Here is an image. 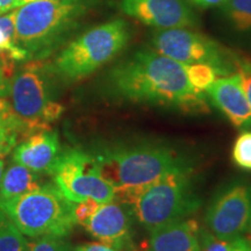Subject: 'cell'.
Here are the masks:
<instances>
[{
  "instance_id": "5bb4252c",
  "label": "cell",
  "mask_w": 251,
  "mask_h": 251,
  "mask_svg": "<svg viewBox=\"0 0 251 251\" xmlns=\"http://www.w3.org/2000/svg\"><path fill=\"white\" fill-rule=\"evenodd\" d=\"M206 94L235 127H251V107L237 72L216 78Z\"/></svg>"
},
{
  "instance_id": "e0dca14e",
  "label": "cell",
  "mask_w": 251,
  "mask_h": 251,
  "mask_svg": "<svg viewBox=\"0 0 251 251\" xmlns=\"http://www.w3.org/2000/svg\"><path fill=\"white\" fill-rule=\"evenodd\" d=\"M30 58L26 50L15 41L14 23L12 14L0 17V68L7 76L8 67L13 61H26Z\"/></svg>"
},
{
  "instance_id": "44dd1931",
  "label": "cell",
  "mask_w": 251,
  "mask_h": 251,
  "mask_svg": "<svg viewBox=\"0 0 251 251\" xmlns=\"http://www.w3.org/2000/svg\"><path fill=\"white\" fill-rule=\"evenodd\" d=\"M191 85L199 92L206 93L207 89L221 77L220 72L208 64H184Z\"/></svg>"
},
{
  "instance_id": "d590c367",
  "label": "cell",
  "mask_w": 251,
  "mask_h": 251,
  "mask_svg": "<svg viewBox=\"0 0 251 251\" xmlns=\"http://www.w3.org/2000/svg\"><path fill=\"white\" fill-rule=\"evenodd\" d=\"M248 230H249V233L251 235V218H250V224H249V228H248Z\"/></svg>"
},
{
  "instance_id": "5b68a950",
  "label": "cell",
  "mask_w": 251,
  "mask_h": 251,
  "mask_svg": "<svg viewBox=\"0 0 251 251\" xmlns=\"http://www.w3.org/2000/svg\"><path fill=\"white\" fill-rule=\"evenodd\" d=\"M193 169L166 175L146 188L129 206L134 218L152 231L178 220L186 219L199 209Z\"/></svg>"
},
{
  "instance_id": "83f0119b",
  "label": "cell",
  "mask_w": 251,
  "mask_h": 251,
  "mask_svg": "<svg viewBox=\"0 0 251 251\" xmlns=\"http://www.w3.org/2000/svg\"><path fill=\"white\" fill-rule=\"evenodd\" d=\"M191 6H196L199 8H211L221 6L225 4L226 0H186Z\"/></svg>"
},
{
  "instance_id": "ba28073f",
  "label": "cell",
  "mask_w": 251,
  "mask_h": 251,
  "mask_svg": "<svg viewBox=\"0 0 251 251\" xmlns=\"http://www.w3.org/2000/svg\"><path fill=\"white\" fill-rule=\"evenodd\" d=\"M51 177L59 192L72 202L87 198L101 203L114 200V188L100 176L92 152L79 148L63 150Z\"/></svg>"
},
{
  "instance_id": "d4e9b609",
  "label": "cell",
  "mask_w": 251,
  "mask_h": 251,
  "mask_svg": "<svg viewBox=\"0 0 251 251\" xmlns=\"http://www.w3.org/2000/svg\"><path fill=\"white\" fill-rule=\"evenodd\" d=\"M233 241L216 237L211 231H201V251H230Z\"/></svg>"
},
{
  "instance_id": "4dcf8cb0",
  "label": "cell",
  "mask_w": 251,
  "mask_h": 251,
  "mask_svg": "<svg viewBox=\"0 0 251 251\" xmlns=\"http://www.w3.org/2000/svg\"><path fill=\"white\" fill-rule=\"evenodd\" d=\"M8 96V79L6 74L0 68V98H5Z\"/></svg>"
},
{
  "instance_id": "8fae6325",
  "label": "cell",
  "mask_w": 251,
  "mask_h": 251,
  "mask_svg": "<svg viewBox=\"0 0 251 251\" xmlns=\"http://www.w3.org/2000/svg\"><path fill=\"white\" fill-rule=\"evenodd\" d=\"M126 15L155 29L191 28L198 18L186 0H121Z\"/></svg>"
},
{
  "instance_id": "7a4b0ae2",
  "label": "cell",
  "mask_w": 251,
  "mask_h": 251,
  "mask_svg": "<svg viewBox=\"0 0 251 251\" xmlns=\"http://www.w3.org/2000/svg\"><path fill=\"white\" fill-rule=\"evenodd\" d=\"M92 153L102 179L114 188V200L127 206L166 175L193 169L190 159L161 143L114 144Z\"/></svg>"
},
{
  "instance_id": "ac0fdd59",
  "label": "cell",
  "mask_w": 251,
  "mask_h": 251,
  "mask_svg": "<svg viewBox=\"0 0 251 251\" xmlns=\"http://www.w3.org/2000/svg\"><path fill=\"white\" fill-rule=\"evenodd\" d=\"M220 8L235 29L251 30V0H226Z\"/></svg>"
},
{
  "instance_id": "2e32d148",
  "label": "cell",
  "mask_w": 251,
  "mask_h": 251,
  "mask_svg": "<svg viewBox=\"0 0 251 251\" xmlns=\"http://www.w3.org/2000/svg\"><path fill=\"white\" fill-rule=\"evenodd\" d=\"M45 184L42 176L19 163L12 162L5 170L0 183V198L12 199L21 197L40 190Z\"/></svg>"
},
{
  "instance_id": "6da1fadb",
  "label": "cell",
  "mask_w": 251,
  "mask_h": 251,
  "mask_svg": "<svg viewBox=\"0 0 251 251\" xmlns=\"http://www.w3.org/2000/svg\"><path fill=\"white\" fill-rule=\"evenodd\" d=\"M109 86L119 98L186 113H207L206 93L191 85L184 64L156 50H139L109 72Z\"/></svg>"
},
{
  "instance_id": "9c48e42d",
  "label": "cell",
  "mask_w": 251,
  "mask_h": 251,
  "mask_svg": "<svg viewBox=\"0 0 251 251\" xmlns=\"http://www.w3.org/2000/svg\"><path fill=\"white\" fill-rule=\"evenodd\" d=\"M153 50L181 64H208L221 76L231 74L227 51L208 36L190 28L156 29L151 36Z\"/></svg>"
},
{
  "instance_id": "4fadbf2b",
  "label": "cell",
  "mask_w": 251,
  "mask_h": 251,
  "mask_svg": "<svg viewBox=\"0 0 251 251\" xmlns=\"http://www.w3.org/2000/svg\"><path fill=\"white\" fill-rule=\"evenodd\" d=\"M63 151L58 133L45 129L28 135L13 149V162L41 176H51Z\"/></svg>"
},
{
  "instance_id": "4316f807",
  "label": "cell",
  "mask_w": 251,
  "mask_h": 251,
  "mask_svg": "<svg viewBox=\"0 0 251 251\" xmlns=\"http://www.w3.org/2000/svg\"><path fill=\"white\" fill-rule=\"evenodd\" d=\"M78 251H120L117 248L109 246L103 242H90V243H83L77 246Z\"/></svg>"
},
{
  "instance_id": "8992f818",
  "label": "cell",
  "mask_w": 251,
  "mask_h": 251,
  "mask_svg": "<svg viewBox=\"0 0 251 251\" xmlns=\"http://www.w3.org/2000/svg\"><path fill=\"white\" fill-rule=\"evenodd\" d=\"M51 74V68L34 62L8 79L9 105L25 137L50 129V125L57 121L64 112V106L55 99Z\"/></svg>"
},
{
  "instance_id": "1f68e13d",
  "label": "cell",
  "mask_w": 251,
  "mask_h": 251,
  "mask_svg": "<svg viewBox=\"0 0 251 251\" xmlns=\"http://www.w3.org/2000/svg\"><path fill=\"white\" fill-rule=\"evenodd\" d=\"M12 113L11 105L5 98H0V119L7 118Z\"/></svg>"
},
{
  "instance_id": "30bf717a",
  "label": "cell",
  "mask_w": 251,
  "mask_h": 251,
  "mask_svg": "<svg viewBox=\"0 0 251 251\" xmlns=\"http://www.w3.org/2000/svg\"><path fill=\"white\" fill-rule=\"evenodd\" d=\"M251 218V185L230 184L220 192L206 212L205 224L216 237L233 241L249 228Z\"/></svg>"
},
{
  "instance_id": "e575fe53",
  "label": "cell",
  "mask_w": 251,
  "mask_h": 251,
  "mask_svg": "<svg viewBox=\"0 0 251 251\" xmlns=\"http://www.w3.org/2000/svg\"><path fill=\"white\" fill-rule=\"evenodd\" d=\"M21 1H23L24 4H27V2H30V1H35V0H21Z\"/></svg>"
},
{
  "instance_id": "3957f363",
  "label": "cell",
  "mask_w": 251,
  "mask_h": 251,
  "mask_svg": "<svg viewBox=\"0 0 251 251\" xmlns=\"http://www.w3.org/2000/svg\"><path fill=\"white\" fill-rule=\"evenodd\" d=\"M85 12L77 0H35L12 12L15 41L29 57L48 55Z\"/></svg>"
},
{
  "instance_id": "603a6c76",
  "label": "cell",
  "mask_w": 251,
  "mask_h": 251,
  "mask_svg": "<svg viewBox=\"0 0 251 251\" xmlns=\"http://www.w3.org/2000/svg\"><path fill=\"white\" fill-rule=\"evenodd\" d=\"M101 205V202L97 201L92 198H87L78 202H72V216H74L75 224L84 227Z\"/></svg>"
},
{
  "instance_id": "277c9868",
  "label": "cell",
  "mask_w": 251,
  "mask_h": 251,
  "mask_svg": "<svg viewBox=\"0 0 251 251\" xmlns=\"http://www.w3.org/2000/svg\"><path fill=\"white\" fill-rule=\"evenodd\" d=\"M130 36V26L126 20L101 24L71 41L50 68L64 81L84 79L120 54Z\"/></svg>"
},
{
  "instance_id": "f1b7e54d",
  "label": "cell",
  "mask_w": 251,
  "mask_h": 251,
  "mask_svg": "<svg viewBox=\"0 0 251 251\" xmlns=\"http://www.w3.org/2000/svg\"><path fill=\"white\" fill-rule=\"evenodd\" d=\"M230 251H251V241L244 237H237L233 240Z\"/></svg>"
},
{
  "instance_id": "836d02e7",
  "label": "cell",
  "mask_w": 251,
  "mask_h": 251,
  "mask_svg": "<svg viewBox=\"0 0 251 251\" xmlns=\"http://www.w3.org/2000/svg\"><path fill=\"white\" fill-rule=\"evenodd\" d=\"M65 251H78V250H77L76 247H72V246H70V244H69V247L67 248V250H65Z\"/></svg>"
},
{
  "instance_id": "52a82bcc",
  "label": "cell",
  "mask_w": 251,
  "mask_h": 251,
  "mask_svg": "<svg viewBox=\"0 0 251 251\" xmlns=\"http://www.w3.org/2000/svg\"><path fill=\"white\" fill-rule=\"evenodd\" d=\"M0 209L19 230L28 237L45 235L67 237L75 227L72 201L59 192L54 183L12 199L0 198Z\"/></svg>"
},
{
  "instance_id": "7c38bea8",
  "label": "cell",
  "mask_w": 251,
  "mask_h": 251,
  "mask_svg": "<svg viewBox=\"0 0 251 251\" xmlns=\"http://www.w3.org/2000/svg\"><path fill=\"white\" fill-rule=\"evenodd\" d=\"M131 209L129 206L112 200L102 203L84 226L91 236L120 251H134L131 241Z\"/></svg>"
},
{
  "instance_id": "484cf974",
  "label": "cell",
  "mask_w": 251,
  "mask_h": 251,
  "mask_svg": "<svg viewBox=\"0 0 251 251\" xmlns=\"http://www.w3.org/2000/svg\"><path fill=\"white\" fill-rule=\"evenodd\" d=\"M236 69L251 107V64L247 62H236Z\"/></svg>"
},
{
  "instance_id": "9a60e30c",
  "label": "cell",
  "mask_w": 251,
  "mask_h": 251,
  "mask_svg": "<svg viewBox=\"0 0 251 251\" xmlns=\"http://www.w3.org/2000/svg\"><path fill=\"white\" fill-rule=\"evenodd\" d=\"M201 229L194 219H183L150 231L144 251H201Z\"/></svg>"
},
{
  "instance_id": "8d00e7d4",
  "label": "cell",
  "mask_w": 251,
  "mask_h": 251,
  "mask_svg": "<svg viewBox=\"0 0 251 251\" xmlns=\"http://www.w3.org/2000/svg\"><path fill=\"white\" fill-rule=\"evenodd\" d=\"M27 251H28V249H27Z\"/></svg>"
},
{
  "instance_id": "d6a6232c",
  "label": "cell",
  "mask_w": 251,
  "mask_h": 251,
  "mask_svg": "<svg viewBox=\"0 0 251 251\" xmlns=\"http://www.w3.org/2000/svg\"><path fill=\"white\" fill-rule=\"evenodd\" d=\"M4 172H5V161L4 158H0V183H1Z\"/></svg>"
},
{
  "instance_id": "f546056e",
  "label": "cell",
  "mask_w": 251,
  "mask_h": 251,
  "mask_svg": "<svg viewBox=\"0 0 251 251\" xmlns=\"http://www.w3.org/2000/svg\"><path fill=\"white\" fill-rule=\"evenodd\" d=\"M25 5L21 0H0V14L9 12L11 9L18 8Z\"/></svg>"
},
{
  "instance_id": "d6986e66",
  "label": "cell",
  "mask_w": 251,
  "mask_h": 251,
  "mask_svg": "<svg viewBox=\"0 0 251 251\" xmlns=\"http://www.w3.org/2000/svg\"><path fill=\"white\" fill-rule=\"evenodd\" d=\"M25 235L0 209V251H27Z\"/></svg>"
},
{
  "instance_id": "7402d4cb",
  "label": "cell",
  "mask_w": 251,
  "mask_h": 251,
  "mask_svg": "<svg viewBox=\"0 0 251 251\" xmlns=\"http://www.w3.org/2000/svg\"><path fill=\"white\" fill-rule=\"evenodd\" d=\"M233 161L238 168L251 171V131H242L235 140L233 147Z\"/></svg>"
},
{
  "instance_id": "ffe728a7",
  "label": "cell",
  "mask_w": 251,
  "mask_h": 251,
  "mask_svg": "<svg viewBox=\"0 0 251 251\" xmlns=\"http://www.w3.org/2000/svg\"><path fill=\"white\" fill-rule=\"evenodd\" d=\"M20 136H23L21 126L13 113L7 118L0 119V158L13 151Z\"/></svg>"
},
{
  "instance_id": "cb8c5ba5",
  "label": "cell",
  "mask_w": 251,
  "mask_h": 251,
  "mask_svg": "<svg viewBox=\"0 0 251 251\" xmlns=\"http://www.w3.org/2000/svg\"><path fill=\"white\" fill-rule=\"evenodd\" d=\"M69 244L65 237L45 235L28 243V251H65Z\"/></svg>"
}]
</instances>
